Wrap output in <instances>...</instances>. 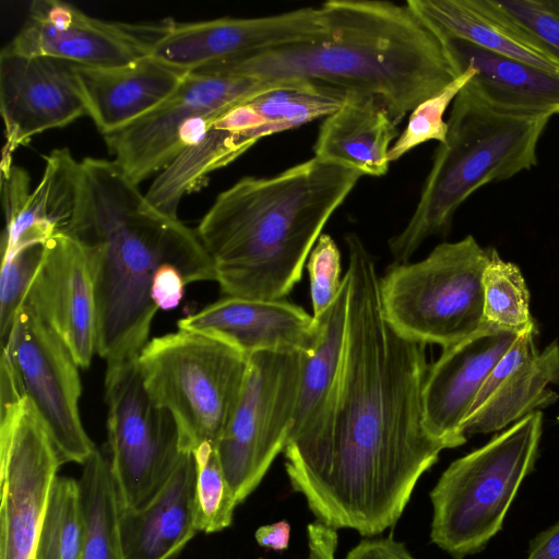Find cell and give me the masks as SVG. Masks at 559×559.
Segmentation results:
<instances>
[{"label":"cell","mask_w":559,"mask_h":559,"mask_svg":"<svg viewBox=\"0 0 559 559\" xmlns=\"http://www.w3.org/2000/svg\"><path fill=\"white\" fill-rule=\"evenodd\" d=\"M80 202L66 234L84 248L93 272L97 347L109 362L138 358L158 311V271L178 267L189 284L215 281L197 230L154 206L114 162L81 160Z\"/></svg>","instance_id":"7a4b0ae2"},{"label":"cell","mask_w":559,"mask_h":559,"mask_svg":"<svg viewBox=\"0 0 559 559\" xmlns=\"http://www.w3.org/2000/svg\"><path fill=\"white\" fill-rule=\"evenodd\" d=\"M519 333L484 324L443 348L429 366L423 392L425 426L447 449L466 442L463 423L481 385Z\"/></svg>","instance_id":"ac0fdd59"},{"label":"cell","mask_w":559,"mask_h":559,"mask_svg":"<svg viewBox=\"0 0 559 559\" xmlns=\"http://www.w3.org/2000/svg\"><path fill=\"white\" fill-rule=\"evenodd\" d=\"M431 28L559 75V61L492 0H408Z\"/></svg>","instance_id":"4316f807"},{"label":"cell","mask_w":559,"mask_h":559,"mask_svg":"<svg viewBox=\"0 0 559 559\" xmlns=\"http://www.w3.org/2000/svg\"><path fill=\"white\" fill-rule=\"evenodd\" d=\"M349 281L343 277L332 305L318 318L321 335L316 349L306 354L285 459L307 453L321 437L331 415L343 358Z\"/></svg>","instance_id":"d4e9b609"},{"label":"cell","mask_w":559,"mask_h":559,"mask_svg":"<svg viewBox=\"0 0 559 559\" xmlns=\"http://www.w3.org/2000/svg\"><path fill=\"white\" fill-rule=\"evenodd\" d=\"M362 175L312 157L272 177H243L221 192L197 234L226 296L278 300L332 214Z\"/></svg>","instance_id":"277c9868"},{"label":"cell","mask_w":559,"mask_h":559,"mask_svg":"<svg viewBox=\"0 0 559 559\" xmlns=\"http://www.w3.org/2000/svg\"><path fill=\"white\" fill-rule=\"evenodd\" d=\"M45 243H33L2 254L0 276V340L3 346L15 316L24 304L29 285L40 265Z\"/></svg>","instance_id":"836d02e7"},{"label":"cell","mask_w":559,"mask_h":559,"mask_svg":"<svg viewBox=\"0 0 559 559\" xmlns=\"http://www.w3.org/2000/svg\"><path fill=\"white\" fill-rule=\"evenodd\" d=\"M136 364L147 392L176 419L182 450L216 445L239 401L248 356L213 336L178 329L151 340Z\"/></svg>","instance_id":"52a82bcc"},{"label":"cell","mask_w":559,"mask_h":559,"mask_svg":"<svg viewBox=\"0 0 559 559\" xmlns=\"http://www.w3.org/2000/svg\"><path fill=\"white\" fill-rule=\"evenodd\" d=\"M87 115L103 135L121 130L163 104L188 72L152 55L107 68L74 64Z\"/></svg>","instance_id":"7402d4cb"},{"label":"cell","mask_w":559,"mask_h":559,"mask_svg":"<svg viewBox=\"0 0 559 559\" xmlns=\"http://www.w3.org/2000/svg\"><path fill=\"white\" fill-rule=\"evenodd\" d=\"M254 537L261 547L283 551L287 549L289 544L290 524L283 520L260 526L255 531Z\"/></svg>","instance_id":"60d3db41"},{"label":"cell","mask_w":559,"mask_h":559,"mask_svg":"<svg viewBox=\"0 0 559 559\" xmlns=\"http://www.w3.org/2000/svg\"><path fill=\"white\" fill-rule=\"evenodd\" d=\"M85 536L79 481L56 476L34 559H80Z\"/></svg>","instance_id":"f546056e"},{"label":"cell","mask_w":559,"mask_h":559,"mask_svg":"<svg viewBox=\"0 0 559 559\" xmlns=\"http://www.w3.org/2000/svg\"><path fill=\"white\" fill-rule=\"evenodd\" d=\"M347 91L329 84L287 81L249 99L265 120V136L328 117L346 100Z\"/></svg>","instance_id":"f1b7e54d"},{"label":"cell","mask_w":559,"mask_h":559,"mask_svg":"<svg viewBox=\"0 0 559 559\" xmlns=\"http://www.w3.org/2000/svg\"><path fill=\"white\" fill-rule=\"evenodd\" d=\"M324 36L213 64L262 81H308L376 97L397 124L457 76L436 32L406 3L332 0Z\"/></svg>","instance_id":"3957f363"},{"label":"cell","mask_w":559,"mask_h":559,"mask_svg":"<svg viewBox=\"0 0 559 559\" xmlns=\"http://www.w3.org/2000/svg\"><path fill=\"white\" fill-rule=\"evenodd\" d=\"M492 248L472 235L441 242L421 261L394 263L380 277L383 312L403 336L442 348L484 325L483 276Z\"/></svg>","instance_id":"ba28073f"},{"label":"cell","mask_w":559,"mask_h":559,"mask_svg":"<svg viewBox=\"0 0 559 559\" xmlns=\"http://www.w3.org/2000/svg\"><path fill=\"white\" fill-rule=\"evenodd\" d=\"M435 32L456 76L473 71L465 86L485 103L523 115L559 114L558 74Z\"/></svg>","instance_id":"603a6c76"},{"label":"cell","mask_w":559,"mask_h":559,"mask_svg":"<svg viewBox=\"0 0 559 559\" xmlns=\"http://www.w3.org/2000/svg\"><path fill=\"white\" fill-rule=\"evenodd\" d=\"M61 464L50 436L25 399L16 419L0 427V559H34Z\"/></svg>","instance_id":"5bb4252c"},{"label":"cell","mask_w":559,"mask_h":559,"mask_svg":"<svg viewBox=\"0 0 559 559\" xmlns=\"http://www.w3.org/2000/svg\"><path fill=\"white\" fill-rule=\"evenodd\" d=\"M472 75L473 71L467 69L445 88L420 103L411 112L406 128L400 133L389 151L390 162L400 159L416 146L428 141L445 142L448 122L443 119V116Z\"/></svg>","instance_id":"d6a6232c"},{"label":"cell","mask_w":559,"mask_h":559,"mask_svg":"<svg viewBox=\"0 0 559 559\" xmlns=\"http://www.w3.org/2000/svg\"><path fill=\"white\" fill-rule=\"evenodd\" d=\"M286 82L201 68L188 72L156 109L104 140L112 160L139 185L197 143L228 109Z\"/></svg>","instance_id":"9c48e42d"},{"label":"cell","mask_w":559,"mask_h":559,"mask_svg":"<svg viewBox=\"0 0 559 559\" xmlns=\"http://www.w3.org/2000/svg\"><path fill=\"white\" fill-rule=\"evenodd\" d=\"M492 3L559 61V0H492Z\"/></svg>","instance_id":"e575fe53"},{"label":"cell","mask_w":559,"mask_h":559,"mask_svg":"<svg viewBox=\"0 0 559 559\" xmlns=\"http://www.w3.org/2000/svg\"><path fill=\"white\" fill-rule=\"evenodd\" d=\"M63 341L79 367L88 368L97 347L94 280L81 243L68 234L45 242L25 300Z\"/></svg>","instance_id":"e0dca14e"},{"label":"cell","mask_w":559,"mask_h":559,"mask_svg":"<svg viewBox=\"0 0 559 559\" xmlns=\"http://www.w3.org/2000/svg\"><path fill=\"white\" fill-rule=\"evenodd\" d=\"M310 281L313 318L320 317L336 298L343 282L341 278V252L334 239L321 234L307 262Z\"/></svg>","instance_id":"d590c367"},{"label":"cell","mask_w":559,"mask_h":559,"mask_svg":"<svg viewBox=\"0 0 559 559\" xmlns=\"http://www.w3.org/2000/svg\"><path fill=\"white\" fill-rule=\"evenodd\" d=\"M189 284L186 275L176 266L162 267L154 278L152 298L158 310L176 308L185 295Z\"/></svg>","instance_id":"8d00e7d4"},{"label":"cell","mask_w":559,"mask_h":559,"mask_svg":"<svg viewBox=\"0 0 559 559\" xmlns=\"http://www.w3.org/2000/svg\"><path fill=\"white\" fill-rule=\"evenodd\" d=\"M81 178V160L66 147L46 156L41 178L33 191L24 169L15 166L4 173L1 194L5 227L1 254L66 234L79 206Z\"/></svg>","instance_id":"ffe728a7"},{"label":"cell","mask_w":559,"mask_h":559,"mask_svg":"<svg viewBox=\"0 0 559 559\" xmlns=\"http://www.w3.org/2000/svg\"><path fill=\"white\" fill-rule=\"evenodd\" d=\"M78 481L85 527L80 559H124L110 461L97 448L83 464Z\"/></svg>","instance_id":"83f0119b"},{"label":"cell","mask_w":559,"mask_h":559,"mask_svg":"<svg viewBox=\"0 0 559 559\" xmlns=\"http://www.w3.org/2000/svg\"><path fill=\"white\" fill-rule=\"evenodd\" d=\"M105 401L119 507L141 509L162 490L180 460L179 428L147 392L136 358L107 364Z\"/></svg>","instance_id":"30bf717a"},{"label":"cell","mask_w":559,"mask_h":559,"mask_svg":"<svg viewBox=\"0 0 559 559\" xmlns=\"http://www.w3.org/2000/svg\"><path fill=\"white\" fill-rule=\"evenodd\" d=\"M536 332L535 323L521 331L495 366L463 423L465 436L499 431L557 402L548 385L559 383V344L539 353Z\"/></svg>","instance_id":"d6986e66"},{"label":"cell","mask_w":559,"mask_h":559,"mask_svg":"<svg viewBox=\"0 0 559 559\" xmlns=\"http://www.w3.org/2000/svg\"><path fill=\"white\" fill-rule=\"evenodd\" d=\"M328 32L322 8H300L261 17H221L169 24L152 56L183 72L264 49L319 38Z\"/></svg>","instance_id":"9a60e30c"},{"label":"cell","mask_w":559,"mask_h":559,"mask_svg":"<svg viewBox=\"0 0 559 559\" xmlns=\"http://www.w3.org/2000/svg\"><path fill=\"white\" fill-rule=\"evenodd\" d=\"M197 462L194 525L198 532L217 533L230 526L238 506L223 473L215 444L201 443Z\"/></svg>","instance_id":"1f68e13d"},{"label":"cell","mask_w":559,"mask_h":559,"mask_svg":"<svg viewBox=\"0 0 559 559\" xmlns=\"http://www.w3.org/2000/svg\"><path fill=\"white\" fill-rule=\"evenodd\" d=\"M550 118L496 108L464 86L452 103L445 142L436 150L417 205L389 239L394 263L408 262L429 237L445 236L456 210L477 189L536 166L537 144Z\"/></svg>","instance_id":"5b68a950"},{"label":"cell","mask_w":559,"mask_h":559,"mask_svg":"<svg viewBox=\"0 0 559 559\" xmlns=\"http://www.w3.org/2000/svg\"><path fill=\"white\" fill-rule=\"evenodd\" d=\"M557 420L559 421V417L557 418Z\"/></svg>","instance_id":"b9f144b4"},{"label":"cell","mask_w":559,"mask_h":559,"mask_svg":"<svg viewBox=\"0 0 559 559\" xmlns=\"http://www.w3.org/2000/svg\"><path fill=\"white\" fill-rule=\"evenodd\" d=\"M177 325L218 338L247 356L263 350L311 354L321 335L312 316L284 299L226 296Z\"/></svg>","instance_id":"44dd1931"},{"label":"cell","mask_w":559,"mask_h":559,"mask_svg":"<svg viewBox=\"0 0 559 559\" xmlns=\"http://www.w3.org/2000/svg\"><path fill=\"white\" fill-rule=\"evenodd\" d=\"M526 559H559V521L531 540Z\"/></svg>","instance_id":"ab89813d"},{"label":"cell","mask_w":559,"mask_h":559,"mask_svg":"<svg viewBox=\"0 0 559 559\" xmlns=\"http://www.w3.org/2000/svg\"><path fill=\"white\" fill-rule=\"evenodd\" d=\"M542 430L543 414L534 411L448 466L430 492L433 544L453 559L484 549L534 471Z\"/></svg>","instance_id":"8992f818"},{"label":"cell","mask_w":559,"mask_h":559,"mask_svg":"<svg viewBox=\"0 0 559 559\" xmlns=\"http://www.w3.org/2000/svg\"><path fill=\"white\" fill-rule=\"evenodd\" d=\"M345 559H415L404 544L392 536L362 539Z\"/></svg>","instance_id":"74e56055"},{"label":"cell","mask_w":559,"mask_h":559,"mask_svg":"<svg viewBox=\"0 0 559 559\" xmlns=\"http://www.w3.org/2000/svg\"><path fill=\"white\" fill-rule=\"evenodd\" d=\"M2 159L33 136L87 115L74 64L48 57L0 53Z\"/></svg>","instance_id":"2e32d148"},{"label":"cell","mask_w":559,"mask_h":559,"mask_svg":"<svg viewBox=\"0 0 559 559\" xmlns=\"http://www.w3.org/2000/svg\"><path fill=\"white\" fill-rule=\"evenodd\" d=\"M399 135L380 100L347 92L345 103L321 123L313 153L319 160L380 177L389 170V151Z\"/></svg>","instance_id":"484cf974"},{"label":"cell","mask_w":559,"mask_h":559,"mask_svg":"<svg viewBox=\"0 0 559 559\" xmlns=\"http://www.w3.org/2000/svg\"><path fill=\"white\" fill-rule=\"evenodd\" d=\"M484 324L521 332L535 321L530 312V292L519 266L500 258L492 248L483 276Z\"/></svg>","instance_id":"4dcf8cb0"},{"label":"cell","mask_w":559,"mask_h":559,"mask_svg":"<svg viewBox=\"0 0 559 559\" xmlns=\"http://www.w3.org/2000/svg\"><path fill=\"white\" fill-rule=\"evenodd\" d=\"M305 353L257 352L248 356L243 388L215 448L237 503L259 486L284 451L295 413Z\"/></svg>","instance_id":"8fae6325"},{"label":"cell","mask_w":559,"mask_h":559,"mask_svg":"<svg viewBox=\"0 0 559 559\" xmlns=\"http://www.w3.org/2000/svg\"><path fill=\"white\" fill-rule=\"evenodd\" d=\"M169 21L110 22L62 1L37 0L31 3L24 25L3 48L83 67H117L151 55Z\"/></svg>","instance_id":"4fadbf2b"},{"label":"cell","mask_w":559,"mask_h":559,"mask_svg":"<svg viewBox=\"0 0 559 559\" xmlns=\"http://www.w3.org/2000/svg\"><path fill=\"white\" fill-rule=\"evenodd\" d=\"M1 349L61 463L84 464L96 447L80 417L79 366L63 341L24 302Z\"/></svg>","instance_id":"7c38bea8"},{"label":"cell","mask_w":559,"mask_h":559,"mask_svg":"<svg viewBox=\"0 0 559 559\" xmlns=\"http://www.w3.org/2000/svg\"><path fill=\"white\" fill-rule=\"evenodd\" d=\"M197 462L183 451L162 490L141 509L119 507L124 559H171L198 533L194 525Z\"/></svg>","instance_id":"cb8c5ba5"},{"label":"cell","mask_w":559,"mask_h":559,"mask_svg":"<svg viewBox=\"0 0 559 559\" xmlns=\"http://www.w3.org/2000/svg\"><path fill=\"white\" fill-rule=\"evenodd\" d=\"M307 559H336V530L316 521L307 526Z\"/></svg>","instance_id":"f35d334b"},{"label":"cell","mask_w":559,"mask_h":559,"mask_svg":"<svg viewBox=\"0 0 559 559\" xmlns=\"http://www.w3.org/2000/svg\"><path fill=\"white\" fill-rule=\"evenodd\" d=\"M346 334L330 419L304 455L285 459L289 483L318 521L374 536L401 518L445 445L426 429V344L386 320L373 257L345 236Z\"/></svg>","instance_id":"6da1fadb"}]
</instances>
